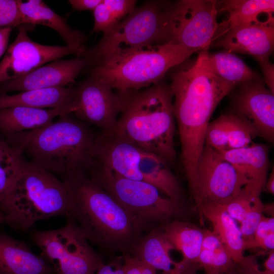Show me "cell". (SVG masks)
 <instances>
[{
	"label": "cell",
	"mask_w": 274,
	"mask_h": 274,
	"mask_svg": "<svg viewBox=\"0 0 274 274\" xmlns=\"http://www.w3.org/2000/svg\"><path fill=\"white\" fill-rule=\"evenodd\" d=\"M208 53L201 51L194 62L186 63V60L168 72L181 161L187 176L195 171L213 113L235 87L214 73L207 59Z\"/></svg>",
	"instance_id": "6da1fadb"
},
{
	"label": "cell",
	"mask_w": 274,
	"mask_h": 274,
	"mask_svg": "<svg viewBox=\"0 0 274 274\" xmlns=\"http://www.w3.org/2000/svg\"><path fill=\"white\" fill-rule=\"evenodd\" d=\"M62 181L71 196L67 219L102 252L110 255L129 254L145 234L135 219L86 175Z\"/></svg>",
	"instance_id": "7a4b0ae2"
},
{
	"label": "cell",
	"mask_w": 274,
	"mask_h": 274,
	"mask_svg": "<svg viewBox=\"0 0 274 274\" xmlns=\"http://www.w3.org/2000/svg\"><path fill=\"white\" fill-rule=\"evenodd\" d=\"M117 92L120 114L107 132L159 156L169 165L174 163L176 120L169 84L163 80L144 89Z\"/></svg>",
	"instance_id": "3957f363"
},
{
	"label": "cell",
	"mask_w": 274,
	"mask_h": 274,
	"mask_svg": "<svg viewBox=\"0 0 274 274\" xmlns=\"http://www.w3.org/2000/svg\"><path fill=\"white\" fill-rule=\"evenodd\" d=\"M2 134L22 149L27 161L61 180L87 174L94 162L97 135L70 114L36 130Z\"/></svg>",
	"instance_id": "277c9868"
},
{
	"label": "cell",
	"mask_w": 274,
	"mask_h": 274,
	"mask_svg": "<svg viewBox=\"0 0 274 274\" xmlns=\"http://www.w3.org/2000/svg\"><path fill=\"white\" fill-rule=\"evenodd\" d=\"M71 196L65 183L53 174L25 160L23 174L0 204L5 223L26 231L38 221L68 216Z\"/></svg>",
	"instance_id": "5b68a950"
},
{
	"label": "cell",
	"mask_w": 274,
	"mask_h": 274,
	"mask_svg": "<svg viewBox=\"0 0 274 274\" xmlns=\"http://www.w3.org/2000/svg\"><path fill=\"white\" fill-rule=\"evenodd\" d=\"M197 51L173 42L145 47L91 66L89 75L117 92L138 90L163 81L172 68Z\"/></svg>",
	"instance_id": "8992f818"
},
{
	"label": "cell",
	"mask_w": 274,
	"mask_h": 274,
	"mask_svg": "<svg viewBox=\"0 0 274 274\" xmlns=\"http://www.w3.org/2000/svg\"><path fill=\"white\" fill-rule=\"evenodd\" d=\"M172 3L148 1L135 8L103 35L83 57L88 66L145 47L172 42L170 12Z\"/></svg>",
	"instance_id": "52a82bcc"
},
{
	"label": "cell",
	"mask_w": 274,
	"mask_h": 274,
	"mask_svg": "<svg viewBox=\"0 0 274 274\" xmlns=\"http://www.w3.org/2000/svg\"><path fill=\"white\" fill-rule=\"evenodd\" d=\"M94 160L122 177L149 183L165 196L183 202L181 185L159 156L121 139L110 132L97 135Z\"/></svg>",
	"instance_id": "ba28073f"
},
{
	"label": "cell",
	"mask_w": 274,
	"mask_h": 274,
	"mask_svg": "<svg viewBox=\"0 0 274 274\" xmlns=\"http://www.w3.org/2000/svg\"><path fill=\"white\" fill-rule=\"evenodd\" d=\"M87 176L99 185L138 222L145 233L179 219L183 203L164 195L153 185L118 175L94 162Z\"/></svg>",
	"instance_id": "9c48e42d"
},
{
	"label": "cell",
	"mask_w": 274,
	"mask_h": 274,
	"mask_svg": "<svg viewBox=\"0 0 274 274\" xmlns=\"http://www.w3.org/2000/svg\"><path fill=\"white\" fill-rule=\"evenodd\" d=\"M31 238L58 274H95L103 263L77 226L67 220L63 227L35 230Z\"/></svg>",
	"instance_id": "30bf717a"
},
{
	"label": "cell",
	"mask_w": 274,
	"mask_h": 274,
	"mask_svg": "<svg viewBox=\"0 0 274 274\" xmlns=\"http://www.w3.org/2000/svg\"><path fill=\"white\" fill-rule=\"evenodd\" d=\"M247 183L231 163L206 144L188 183L198 211L204 206L226 203L245 191Z\"/></svg>",
	"instance_id": "8fae6325"
},
{
	"label": "cell",
	"mask_w": 274,
	"mask_h": 274,
	"mask_svg": "<svg viewBox=\"0 0 274 274\" xmlns=\"http://www.w3.org/2000/svg\"><path fill=\"white\" fill-rule=\"evenodd\" d=\"M217 2L181 0L170 12L172 42L198 51L208 50L218 28Z\"/></svg>",
	"instance_id": "7c38bea8"
},
{
	"label": "cell",
	"mask_w": 274,
	"mask_h": 274,
	"mask_svg": "<svg viewBox=\"0 0 274 274\" xmlns=\"http://www.w3.org/2000/svg\"><path fill=\"white\" fill-rule=\"evenodd\" d=\"M36 25L22 24L0 62V83L23 76L46 63L68 55L83 57L86 47L48 46L33 41L28 36Z\"/></svg>",
	"instance_id": "4fadbf2b"
},
{
	"label": "cell",
	"mask_w": 274,
	"mask_h": 274,
	"mask_svg": "<svg viewBox=\"0 0 274 274\" xmlns=\"http://www.w3.org/2000/svg\"><path fill=\"white\" fill-rule=\"evenodd\" d=\"M114 90L101 79L89 75L75 87L68 106L69 114L97 127L101 132L111 131L121 110L119 94Z\"/></svg>",
	"instance_id": "5bb4252c"
},
{
	"label": "cell",
	"mask_w": 274,
	"mask_h": 274,
	"mask_svg": "<svg viewBox=\"0 0 274 274\" xmlns=\"http://www.w3.org/2000/svg\"><path fill=\"white\" fill-rule=\"evenodd\" d=\"M232 113L249 122L258 136L274 141V94L262 79L241 84L233 100Z\"/></svg>",
	"instance_id": "9a60e30c"
},
{
	"label": "cell",
	"mask_w": 274,
	"mask_h": 274,
	"mask_svg": "<svg viewBox=\"0 0 274 274\" xmlns=\"http://www.w3.org/2000/svg\"><path fill=\"white\" fill-rule=\"evenodd\" d=\"M87 66L88 61L84 57L57 59L23 76L0 83V94L64 87L74 83L78 75Z\"/></svg>",
	"instance_id": "2e32d148"
},
{
	"label": "cell",
	"mask_w": 274,
	"mask_h": 274,
	"mask_svg": "<svg viewBox=\"0 0 274 274\" xmlns=\"http://www.w3.org/2000/svg\"><path fill=\"white\" fill-rule=\"evenodd\" d=\"M214 46L253 56L259 63L269 60L274 47V19L267 15L258 21L229 29Z\"/></svg>",
	"instance_id": "e0dca14e"
},
{
	"label": "cell",
	"mask_w": 274,
	"mask_h": 274,
	"mask_svg": "<svg viewBox=\"0 0 274 274\" xmlns=\"http://www.w3.org/2000/svg\"><path fill=\"white\" fill-rule=\"evenodd\" d=\"M218 152L246 179L245 192L253 198L260 197L268 177L267 146L252 143L241 148Z\"/></svg>",
	"instance_id": "ac0fdd59"
},
{
	"label": "cell",
	"mask_w": 274,
	"mask_h": 274,
	"mask_svg": "<svg viewBox=\"0 0 274 274\" xmlns=\"http://www.w3.org/2000/svg\"><path fill=\"white\" fill-rule=\"evenodd\" d=\"M175 247L165 235L162 228L156 227L146 232L129 254L155 270L173 274H180L191 264L182 260L174 261L170 252Z\"/></svg>",
	"instance_id": "d6986e66"
},
{
	"label": "cell",
	"mask_w": 274,
	"mask_h": 274,
	"mask_svg": "<svg viewBox=\"0 0 274 274\" xmlns=\"http://www.w3.org/2000/svg\"><path fill=\"white\" fill-rule=\"evenodd\" d=\"M41 255L35 254L24 241L0 233V274H53Z\"/></svg>",
	"instance_id": "ffe728a7"
},
{
	"label": "cell",
	"mask_w": 274,
	"mask_h": 274,
	"mask_svg": "<svg viewBox=\"0 0 274 274\" xmlns=\"http://www.w3.org/2000/svg\"><path fill=\"white\" fill-rule=\"evenodd\" d=\"M20 23L42 25L56 31L66 45L85 47L86 38L81 32L73 29L66 20L50 9L41 0H19Z\"/></svg>",
	"instance_id": "44dd1931"
},
{
	"label": "cell",
	"mask_w": 274,
	"mask_h": 274,
	"mask_svg": "<svg viewBox=\"0 0 274 274\" xmlns=\"http://www.w3.org/2000/svg\"><path fill=\"white\" fill-rule=\"evenodd\" d=\"M68 114L67 107L42 109L13 107L0 109V131L10 133L42 128L60 116Z\"/></svg>",
	"instance_id": "7402d4cb"
},
{
	"label": "cell",
	"mask_w": 274,
	"mask_h": 274,
	"mask_svg": "<svg viewBox=\"0 0 274 274\" xmlns=\"http://www.w3.org/2000/svg\"><path fill=\"white\" fill-rule=\"evenodd\" d=\"M75 87L34 89L13 95L0 94V109L13 107L48 109L68 107L74 97Z\"/></svg>",
	"instance_id": "603a6c76"
},
{
	"label": "cell",
	"mask_w": 274,
	"mask_h": 274,
	"mask_svg": "<svg viewBox=\"0 0 274 274\" xmlns=\"http://www.w3.org/2000/svg\"><path fill=\"white\" fill-rule=\"evenodd\" d=\"M199 212L211 223L213 231L218 236L236 265L244 257V245L239 227L221 204L202 207Z\"/></svg>",
	"instance_id": "cb8c5ba5"
},
{
	"label": "cell",
	"mask_w": 274,
	"mask_h": 274,
	"mask_svg": "<svg viewBox=\"0 0 274 274\" xmlns=\"http://www.w3.org/2000/svg\"><path fill=\"white\" fill-rule=\"evenodd\" d=\"M220 6V11L227 12L228 16L219 24L217 37L223 36L233 27L258 21L259 16L262 13L273 14L274 12L273 0L223 1Z\"/></svg>",
	"instance_id": "d4e9b609"
},
{
	"label": "cell",
	"mask_w": 274,
	"mask_h": 274,
	"mask_svg": "<svg viewBox=\"0 0 274 274\" xmlns=\"http://www.w3.org/2000/svg\"><path fill=\"white\" fill-rule=\"evenodd\" d=\"M162 228L176 250L182 253V260L197 264L204 230L181 219L174 220Z\"/></svg>",
	"instance_id": "484cf974"
},
{
	"label": "cell",
	"mask_w": 274,
	"mask_h": 274,
	"mask_svg": "<svg viewBox=\"0 0 274 274\" xmlns=\"http://www.w3.org/2000/svg\"><path fill=\"white\" fill-rule=\"evenodd\" d=\"M0 135V204L21 178L26 159L22 149Z\"/></svg>",
	"instance_id": "4316f807"
},
{
	"label": "cell",
	"mask_w": 274,
	"mask_h": 274,
	"mask_svg": "<svg viewBox=\"0 0 274 274\" xmlns=\"http://www.w3.org/2000/svg\"><path fill=\"white\" fill-rule=\"evenodd\" d=\"M214 126L225 151L248 146L258 136L249 122L232 113L222 115L214 120Z\"/></svg>",
	"instance_id": "83f0119b"
},
{
	"label": "cell",
	"mask_w": 274,
	"mask_h": 274,
	"mask_svg": "<svg viewBox=\"0 0 274 274\" xmlns=\"http://www.w3.org/2000/svg\"><path fill=\"white\" fill-rule=\"evenodd\" d=\"M197 264L205 274H226L236 264L215 232L204 230Z\"/></svg>",
	"instance_id": "f1b7e54d"
},
{
	"label": "cell",
	"mask_w": 274,
	"mask_h": 274,
	"mask_svg": "<svg viewBox=\"0 0 274 274\" xmlns=\"http://www.w3.org/2000/svg\"><path fill=\"white\" fill-rule=\"evenodd\" d=\"M208 62L214 73L224 81L236 86L246 82L262 79L233 53L228 51L208 53Z\"/></svg>",
	"instance_id": "f546056e"
},
{
	"label": "cell",
	"mask_w": 274,
	"mask_h": 274,
	"mask_svg": "<svg viewBox=\"0 0 274 274\" xmlns=\"http://www.w3.org/2000/svg\"><path fill=\"white\" fill-rule=\"evenodd\" d=\"M134 0H101L94 9V26L95 32L107 33L135 8Z\"/></svg>",
	"instance_id": "4dcf8cb0"
},
{
	"label": "cell",
	"mask_w": 274,
	"mask_h": 274,
	"mask_svg": "<svg viewBox=\"0 0 274 274\" xmlns=\"http://www.w3.org/2000/svg\"><path fill=\"white\" fill-rule=\"evenodd\" d=\"M263 206L260 197L256 198L239 223L245 250L254 248V234L263 215Z\"/></svg>",
	"instance_id": "1f68e13d"
},
{
	"label": "cell",
	"mask_w": 274,
	"mask_h": 274,
	"mask_svg": "<svg viewBox=\"0 0 274 274\" xmlns=\"http://www.w3.org/2000/svg\"><path fill=\"white\" fill-rule=\"evenodd\" d=\"M256 198L250 196L245 191L221 205L232 218L240 223Z\"/></svg>",
	"instance_id": "d6a6232c"
},
{
	"label": "cell",
	"mask_w": 274,
	"mask_h": 274,
	"mask_svg": "<svg viewBox=\"0 0 274 274\" xmlns=\"http://www.w3.org/2000/svg\"><path fill=\"white\" fill-rule=\"evenodd\" d=\"M19 0H0V27L21 25Z\"/></svg>",
	"instance_id": "836d02e7"
},
{
	"label": "cell",
	"mask_w": 274,
	"mask_h": 274,
	"mask_svg": "<svg viewBox=\"0 0 274 274\" xmlns=\"http://www.w3.org/2000/svg\"><path fill=\"white\" fill-rule=\"evenodd\" d=\"M121 256L124 274H157L156 270L129 254Z\"/></svg>",
	"instance_id": "e575fe53"
},
{
	"label": "cell",
	"mask_w": 274,
	"mask_h": 274,
	"mask_svg": "<svg viewBox=\"0 0 274 274\" xmlns=\"http://www.w3.org/2000/svg\"><path fill=\"white\" fill-rule=\"evenodd\" d=\"M272 232H274L273 217H267L263 215L255 232L254 248H257L263 238Z\"/></svg>",
	"instance_id": "d590c367"
},
{
	"label": "cell",
	"mask_w": 274,
	"mask_h": 274,
	"mask_svg": "<svg viewBox=\"0 0 274 274\" xmlns=\"http://www.w3.org/2000/svg\"><path fill=\"white\" fill-rule=\"evenodd\" d=\"M95 274H124L122 256L117 257L108 263H102Z\"/></svg>",
	"instance_id": "8d00e7d4"
},
{
	"label": "cell",
	"mask_w": 274,
	"mask_h": 274,
	"mask_svg": "<svg viewBox=\"0 0 274 274\" xmlns=\"http://www.w3.org/2000/svg\"><path fill=\"white\" fill-rule=\"evenodd\" d=\"M264 75V82L274 94V66L269 60L259 63Z\"/></svg>",
	"instance_id": "74e56055"
},
{
	"label": "cell",
	"mask_w": 274,
	"mask_h": 274,
	"mask_svg": "<svg viewBox=\"0 0 274 274\" xmlns=\"http://www.w3.org/2000/svg\"><path fill=\"white\" fill-rule=\"evenodd\" d=\"M101 0H70L68 3L72 8L78 11H92L98 5Z\"/></svg>",
	"instance_id": "f35d334b"
},
{
	"label": "cell",
	"mask_w": 274,
	"mask_h": 274,
	"mask_svg": "<svg viewBox=\"0 0 274 274\" xmlns=\"http://www.w3.org/2000/svg\"><path fill=\"white\" fill-rule=\"evenodd\" d=\"M12 28L11 27H0V58L7 51Z\"/></svg>",
	"instance_id": "ab89813d"
},
{
	"label": "cell",
	"mask_w": 274,
	"mask_h": 274,
	"mask_svg": "<svg viewBox=\"0 0 274 274\" xmlns=\"http://www.w3.org/2000/svg\"><path fill=\"white\" fill-rule=\"evenodd\" d=\"M270 194L273 195L274 194V169L272 167L271 172L270 173L265 184L264 188Z\"/></svg>",
	"instance_id": "60d3db41"
},
{
	"label": "cell",
	"mask_w": 274,
	"mask_h": 274,
	"mask_svg": "<svg viewBox=\"0 0 274 274\" xmlns=\"http://www.w3.org/2000/svg\"><path fill=\"white\" fill-rule=\"evenodd\" d=\"M198 267H199L198 264H192L187 267L184 271L180 274H198L197 272ZM160 274H173L161 272Z\"/></svg>",
	"instance_id": "b9f144b4"
},
{
	"label": "cell",
	"mask_w": 274,
	"mask_h": 274,
	"mask_svg": "<svg viewBox=\"0 0 274 274\" xmlns=\"http://www.w3.org/2000/svg\"><path fill=\"white\" fill-rule=\"evenodd\" d=\"M273 203L264 204L263 212H265L271 215V217H273Z\"/></svg>",
	"instance_id": "7bdbcfd3"
},
{
	"label": "cell",
	"mask_w": 274,
	"mask_h": 274,
	"mask_svg": "<svg viewBox=\"0 0 274 274\" xmlns=\"http://www.w3.org/2000/svg\"><path fill=\"white\" fill-rule=\"evenodd\" d=\"M226 274H243L240 272H239L238 271H237L236 268L233 270H231L229 272H228V273H227Z\"/></svg>",
	"instance_id": "ee69618b"
},
{
	"label": "cell",
	"mask_w": 274,
	"mask_h": 274,
	"mask_svg": "<svg viewBox=\"0 0 274 274\" xmlns=\"http://www.w3.org/2000/svg\"><path fill=\"white\" fill-rule=\"evenodd\" d=\"M5 223L4 217L3 215L0 213V224Z\"/></svg>",
	"instance_id": "f6af8a7d"
}]
</instances>
